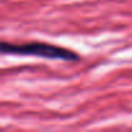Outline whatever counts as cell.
Here are the masks:
<instances>
[{
  "instance_id": "6da1fadb",
  "label": "cell",
  "mask_w": 132,
  "mask_h": 132,
  "mask_svg": "<svg viewBox=\"0 0 132 132\" xmlns=\"http://www.w3.org/2000/svg\"><path fill=\"white\" fill-rule=\"evenodd\" d=\"M0 53L5 54H22V56H36L49 60H63V61H78L79 56L66 48H61L48 43H25L13 44L7 42H0Z\"/></svg>"
}]
</instances>
